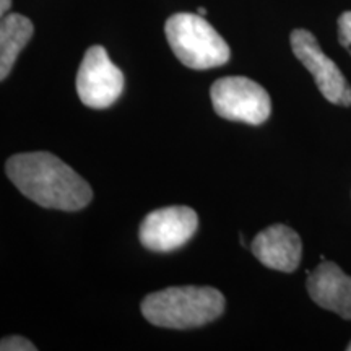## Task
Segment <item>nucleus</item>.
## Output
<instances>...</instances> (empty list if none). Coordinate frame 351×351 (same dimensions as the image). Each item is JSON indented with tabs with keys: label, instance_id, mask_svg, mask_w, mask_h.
<instances>
[{
	"label": "nucleus",
	"instance_id": "nucleus-11",
	"mask_svg": "<svg viewBox=\"0 0 351 351\" xmlns=\"http://www.w3.org/2000/svg\"><path fill=\"white\" fill-rule=\"evenodd\" d=\"M0 350L2 351H36L38 348L32 341L26 340L25 337L20 335H12V337H3L0 341Z\"/></svg>",
	"mask_w": 351,
	"mask_h": 351
},
{
	"label": "nucleus",
	"instance_id": "nucleus-2",
	"mask_svg": "<svg viewBox=\"0 0 351 351\" xmlns=\"http://www.w3.org/2000/svg\"><path fill=\"white\" fill-rule=\"evenodd\" d=\"M225 296L210 287H173L142 301V314L156 327L187 330L217 320L225 313Z\"/></svg>",
	"mask_w": 351,
	"mask_h": 351
},
{
	"label": "nucleus",
	"instance_id": "nucleus-14",
	"mask_svg": "<svg viewBox=\"0 0 351 351\" xmlns=\"http://www.w3.org/2000/svg\"><path fill=\"white\" fill-rule=\"evenodd\" d=\"M197 13H199V15H202V16H205V15H207V10H205L204 7H199V10H197Z\"/></svg>",
	"mask_w": 351,
	"mask_h": 351
},
{
	"label": "nucleus",
	"instance_id": "nucleus-6",
	"mask_svg": "<svg viewBox=\"0 0 351 351\" xmlns=\"http://www.w3.org/2000/svg\"><path fill=\"white\" fill-rule=\"evenodd\" d=\"M293 54L314 77L324 98L337 106H351V86L330 57L324 54L315 36L307 29H295L289 36Z\"/></svg>",
	"mask_w": 351,
	"mask_h": 351
},
{
	"label": "nucleus",
	"instance_id": "nucleus-10",
	"mask_svg": "<svg viewBox=\"0 0 351 351\" xmlns=\"http://www.w3.org/2000/svg\"><path fill=\"white\" fill-rule=\"evenodd\" d=\"M32 20L20 13H8L0 21V80L10 75L20 52L33 38Z\"/></svg>",
	"mask_w": 351,
	"mask_h": 351
},
{
	"label": "nucleus",
	"instance_id": "nucleus-1",
	"mask_svg": "<svg viewBox=\"0 0 351 351\" xmlns=\"http://www.w3.org/2000/svg\"><path fill=\"white\" fill-rule=\"evenodd\" d=\"M5 171L21 194L44 208L78 212L93 199L90 184L52 153H20L8 158Z\"/></svg>",
	"mask_w": 351,
	"mask_h": 351
},
{
	"label": "nucleus",
	"instance_id": "nucleus-3",
	"mask_svg": "<svg viewBox=\"0 0 351 351\" xmlns=\"http://www.w3.org/2000/svg\"><path fill=\"white\" fill-rule=\"evenodd\" d=\"M165 33L174 56L189 69L221 67L231 57L228 43L199 13H176L169 16Z\"/></svg>",
	"mask_w": 351,
	"mask_h": 351
},
{
	"label": "nucleus",
	"instance_id": "nucleus-4",
	"mask_svg": "<svg viewBox=\"0 0 351 351\" xmlns=\"http://www.w3.org/2000/svg\"><path fill=\"white\" fill-rule=\"evenodd\" d=\"M210 96L215 112L226 121L261 125L270 117V96L251 78H219L212 85Z\"/></svg>",
	"mask_w": 351,
	"mask_h": 351
},
{
	"label": "nucleus",
	"instance_id": "nucleus-12",
	"mask_svg": "<svg viewBox=\"0 0 351 351\" xmlns=\"http://www.w3.org/2000/svg\"><path fill=\"white\" fill-rule=\"evenodd\" d=\"M339 41L351 54V12L341 13L339 19Z\"/></svg>",
	"mask_w": 351,
	"mask_h": 351
},
{
	"label": "nucleus",
	"instance_id": "nucleus-5",
	"mask_svg": "<svg viewBox=\"0 0 351 351\" xmlns=\"http://www.w3.org/2000/svg\"><path fill=\"white\" fill-rule=\"evenodd\" d=\"M124 91V73L109 59L103 46H91L85 52L77 73V93L91 109L111 108Z\"/></svg>",
	"mask_w": 351,
	"mask_h": 351
},
{
	"label": "nucleus",
	"instance_id": "nucleus-13",
	"mask_svg": "<svg viewBox=\"0 0 351 351\" xmlns=\"http://www.w3.org/2000/svg\"><path fill=\"white\" fill-rule=\"evenodd\" d=\"M12 7V0H0V13L3 15H7V12L10 10Z\"/></svg>",
	"mask_w": 351,
	"mask_h": 351
},
{
	"label": "nucleus",
	"instance_id": "nucleus-8",
	"mask_svg": "<svg viewBox=\"0 0 351 351\" xmlns=\"http://www.w3.org/2000/svg\"><path fill=\"white\" fill-rule=\"evenodd\" d=\"M251 251L267 269L291 274L300 267L302 243L300 234L287 225L265 228L254 238Z\"/></svg>",
	"mask_w": 351,
	"mask_h": 351
},
{
	"label": "nucleus",
	"instance_id": "nucleus-15",
	"mask_svg": "<svg viewBox=\"0 0 351 351\" xmlns=\"http://www.w3.org/2000/svg\"><path fill=\"white\" fill-rule=\"evenodd\" d=\"M348 351H351V341H350V345H348V348H346Z\"/></svg>",
	"mask_w": 351,
	"mask_h": 351
},
{
	"label": "nucleus",
	"instance_id": "nucleus-7",
	"mask_svg": "<svg viewBox=\"0 0 351 351\" xmlns=\"http://www.w3.org/2000/svg\"><path fill=\"white\" fill-rule=\"evenodd\" d=\"M199 228L195 210L184 205L165 207L148 213L140 225L138 238L152 252H173L182 247Z\"/></svg>",
	"mask_w": 351,
	"mask_h": 351
},
{
	"label": "nucleus",
	"instance_id": "nucleus-9",
	"mask_svg": "<svg viewBox=\"0 0 351 351\" xmlns=\"http://www.w3.org/2000/svg\"><path fill=\"white\" fill-rule=\"evenodd\" d=\"M307 293L322 309L351 320V276L337 263L322 261L307 276Z\"/></svg>",
	"mask_w": 351,
	"mask_h": 351
}]
</instances>
